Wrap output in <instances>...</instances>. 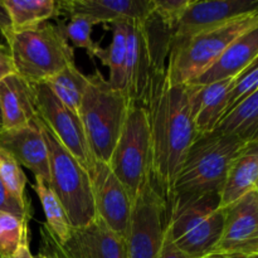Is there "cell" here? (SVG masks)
<instances>
[{
  "label": "cell",
  "mask_w": 258,
  "mask_h": 258,
  "mask_svg": "<svg viewBox=\"0 0 258 258\" xmlns=\"http://www.w3.org/2000/svg\"><path fill=\"white\" fill-rule=\"evenodd\" d=\"M151 140L150 173L169 209L175 180L189 149L199 134L190 110L188 85H173L166 68L151 78L145 103Z\"/></svg>",
  "instance_id": "1"
},
{
  "label": "cell",
  "mask_w": 258,
  "mask_h": 258,
  "mask_svg": "<svg viewBox=\"0 0 258 258\" xmlns=\"http://www.w3.org/2000/svg\"><path fill=\"white\" fill-rule=\"evenodd\" d=\"M246 144L238 136L218 130L199 135L184 159L174 185L173 201L176 197L221 196L229 168Z\"/></svg>",
  "instance_id": "2"
},
{
  "label": "cell",
  "mask_w": 258,
  "mask_h": 258,
  "mask_svg": "<svg viewBox=\"0 0 258 258\" xmlns=\"http://www.w3.org/2000/svg\"><path fill=\"white\" fill-rule=\"evenodd\" d=\"M15 75L30 85L44 83L64 68L76 64L75 50L60 28L50 23L27 30H8L4 34Z\"/></svg>",
  "instance_id": "3"
},
{
  "label": "cell",
  "mask_w": 258,
  "mask_h": 258,
  "mask_svg": "<svg viewBox=\"0 0 258 258\" xmlns=\"http://www.w3.org/2000/svg\"><path fill=\"white\" fill-rule=\"evenodd\" d=\"M258 25V12L181 40L170 42L166 76L173 85H190L212 67L229 45Z\"/></svg>",
  "instance_id": "4"
},
{
  "label": "cell",
  "mask_w": 258,
  "mask_h": 258,
  "mask_svg": "<svg viewBox=\"0 0 258 258\" xmlns=\"http://www.w3.org/2000/svg\"><path fill=\"white\" fill-rule=\"evenodd\" d=\"M223 226L219 194L176 197L168 209L166 229L175 246L191 258L216 252Z\"/></svg>",
  "instance_id": "5"
},
{
  "label": "cell",
  "mask_w": 258,
  "mask_h": 258,
  "mask_svg": "<svg viewBox=\"0 0 258 258\" xmlns=\"http://www.w3.org/2000/svg\"><path fill=\"white\" fill-rule=\"evenodd\" d=\"M33 121L42 131L47 145L49 159L48 186L63 206L73 228L88 226L97 218L90 174L53 135L38 113Z\"/></svg>",
  "instance_id": "6"
},
{
  "label": "cell",
  "mask_w": 258,
  "mask_h": 258,
  "mask_svg": "<svg viewBox=\"0 0 258 258\" xmlns=\"http://www.w3.org/2000/svg\"><path fill=\"white\" fill-rule=\"evenodd\" d=\"M128 98L113 88L105 76L96 71L88 76V87L78 110L92 154L97 160L110 161L127 113Z\"/></svg>",
  "instance_id": "7"
},
{
  "label": "cell",
  "mask_w": 258,
  "mask_h": 258,
  "mask_svg": "<svg viewBox=\"0 0 258 258\" xmlns=\"http://www.w3.org/2000/svg\"><path fill=\"white\" fill-rule=\"evenodd\" d=\"M171 32L155 17L127 23L126 96L130 105L144 106L151 78L166 68Z\"/></svg>",
  "instance_id": "8"
},
{
  "label": "cell",
  "mask_w": 258,
  "mask_h": 258,
  "mask_svg": "<svg viewBox=\"0 0 258 258\" xmlns=\"http://www.w3.org/2000/svg\"><path fill=\"white\" fill-rule=\"evenodd\" d=\"M150 165L151 140L148 112L144 106L130 105L108 166L134 201L151 175Z\"/></svg>",
  "instance_id": "9"
},
{
  "label": "cell",
  "mask_w": 258,
  "mask_h": 258,
  "mask_svg": "<svg viewBox=\"0 0 258 258\" xmlns=\"http://www.w3.org/2000/svg\"><path fill=\"white\" fill-rule=\"evenodd\" d=\"M168 208L151 175L134 199L126 236L127 258H159L165 233Z\"/></svg>",
  "instance_id": "10"
},
{
  "label": "cell",
  "mask_w": 258,
  "mask_h": 258,
  "mask_svg": "<svg viewBox=\"0 0 258 258\" xmlns=\"http://www.w3.org/2000/svg\"><path fill=\"white\" fill-rule=\"evenodd\" d=\"M32 86L38 116L90 174L97 159L91 150L78 113L63 105L45 83Z\"/></svg>",
  "instance_id": "11"
},
{
  "label": "cell",
  "mask_w": 258,
  "mask_h": 258,
  "mask_svg": "<svg viewBox=\"0 0 258 258\" xmlns=\"http://www.w3.org/2000/svg\"><path fill=\"white\" fill-rule=\"evenodd\" d=\"M96 216L113 232L126 238L134 201L107 163L96 160L90 173Z\"/></svg>",
  "instance_id": "12"
},
{
  "label": "cell",
  "mask_w": 258,
  "mask_h": 258,
  "mask_svg": "<svg viewBox=\"0 0 258 258\" xmlns=\"http://www.w3.org/2000/svg\"><path fill=\"white\" fill-rule=\"evenodd\" d=\"M258 12V0H208L189 4L171 32V42Z\"/></svg>",
  "instance_id": "13"
},
{
  "label": "cell",
  "mask_w": 258,
  "mask_h": 258,
  "mask_svg": "<svg viewBox=\"0 0 258 258\" xmlns=\"http://www.w3.org/2000/svg\"><path fill=\"white\" fill-rule=\"evenodd\" d=\"M60 14L86 17L95 24L131 23L153 17V0H63Z\"/></svg>",
  "instance_id": "14"
},
{
  "label": "cell",
  "mask_w": 258,
  "mask_h": 258,
  "mask_svg": "<svg viewBox=\"0 0 258 258\" xmlns=\"http://www.w3.org/2000/svg\"><path fill=\"white\" fill-rule=\"evenodd\" d=\"M0 149L7 151L34 174L35 179H42L49 184V159L42 131L33 121L29 125L12 130H0Z\"/></svg>",
  "instance_id": "15"
},
{
  "label": "cell",
  "mask_w": 258,
  "mask_h": 258,
  "mask_svg": "<svg viewBox=\"0 0 258 258\" xmlns=\"http://www.w3.org/2000/svg\"><path fill=\"white\" fill-rule=\"evenodd\" d=\"M63 248L72 258H127L126 241L100 218L73 228Z\"/></svg>",
  "instance_id": "16"
},
{
  "label": "cell",
  "mask_w": 258,
  "mask_h": 258,
  "mask_svg": "<svg viewBox=\"0 0 258 258\" xmlns=\"http://www.w3.org/2000/svg\"><path fill=\"white\" fill-rule=\"evenodd\" d=\"M258 228V191L246 194L224 209L222 237L214 253H239Z\"/></svg>",
  "instance_id": "17"
},
{
  "label": "cell",
  "mask_w": 258,
  "mask_h": 258,
  "mask_svg": "<svg viewBox=\"0 0 258 258\" xmlns=\"http://www.w3.org/2000/svg\"><path fill=\"white\" fill-rule=\"evenodd\" d=\"M234 81L236 78H229L208 85H188L191 117L199 135L216 130L224 117Z\"/></svg>",
  "instance_id": "18"
},
{
  "label": "cell",
  "mask_w": 258,
  "mask_h": 258,
  "mask_svg": "<svg viewBox=\"0 0 258 258\" xmlns=\"http://www.w3.org/2000/svg\"><path fill=\"white\" fill-rule=\"evenodd\" d=\"M258 57V25L234 40L218 60L190 85H208L237 78Z\"/></svg>",
  "instance_id": "19"
},
{
  "label": "cell",
  "mask_w": 258,
  "mask_h": 258,
  "mask_svg": "<svg viewBox=\"0 0 258 258\" xmlns=\"http://www.w3.org/2000/svg\"><path fill=\"white\" fill-rule=\"evenodd\" d=\"M0 112L5 130L32 123L37 115L33 86L18 75L0 81Z\"/></svg>",
  "instance_id": "20"
},
{
  "label": "cell",
  "mask_w": 258,
  "mask_h": 258,
  "mask_svg": "<svg viewBox=\"0 0 258 258\" xmlns=\"http://www.w3.org/2000/svg\"><path fill=\"white\" fill-rule=\"evenodd\" d=\"M258 180V140L243 146L232 163L221 191V208L226 209L238 199L251 193Z\"/></svg>",
  "instance_id": "21"
},
{
  "label": "cell",
  "mask_w": 258,
  "mask_h": 258,
  "mask_svg": "<svg viewBox=\"0 0 258 258\" xmlns=\"http://www.w3.org/2000/svg\"><path fill=\"white\" fill-rule=\"evenodd\" d=\"M12 19V29H32L60 14L54 0H3Z\"/></svg>",
  "instance_id": "22"
},
{
  "label": "cell",
  "mask_w": 258,
  "mask_h": 258,
  "mask_svg": "<svg viewBox=\"0 0 258 258\" xmlns=\"http://www.w3.org/2000/svg\"><path fill=\"white\" fill-rule=\"evenodd\" d=\"M216 130L232 134L242 140H258V90L232 108L221 120Z\"/></svg>",
  "instance_id": "23"
},
{
  "label": "cell",
  "mask_w": 258,
  "mask_h": 258,
  "mask_svg": "<svg viewBox=\"0 0 258 258\" xmlns=\"http://www.w3.org/2000/svg\"><path fill=\"white\" fill-rule=\"evenodd\" d=\"M112 42L110 47H100L97 57L110 71L108 83L118 91H126V49H127V23H113ZM126 93V92H125Z\"/></svg>",
  "instance_id": "24"
},
{
  "label": "cell",
  "mask_w": 258,
  "mask_h": 258,
  "mask_svg": "<svg viewBox=\"0 0 258 258\" xmlns=\"http://www.w3.org/2000/svg\"><path fill=\"white\" fill-rule=\"evenodd\" d=\"M44 83L63 105L78 113L88 87V76L83 75L73 64L48 78Z\"/></svg>",
  "instance_id": "25"
},
{
  "label": "cell",
  "mask_w": 258,
  "mask_h": 258,
  "mask_svg": "<svg viewBox=\"0 0 258 258\" xmlns=\"http://www.w3.org/2000/svg\"><path fill=\"white\" fill-rule=\"evenodd\" d=\"M33 188L39 197L40 204H42L43 212H44V223L54 234L55 238L59 241V243L64 244L70 238L71 232L73 229L70 223V219L66 214L64 208L52 191V189L42 179H35V184Z\"/></svg>",
  "instance_id": "26"
},
{
  "label": "cell",
  "mask_w": 258,
  "mask_h": 258,
  "mask_svg": "<svg viewBox=\"0 0 258 258\" xmlns=\"http://www.w3.org/2000/svg\"><path fill=\"white\" fill-rule=\"evenodd\" d=\"M29 221L0 212V257H9L17 252L29 233Z\"/></svg>",
  "instance_id": "27"
},
{
  "label": "cell",
  "mask_w": 258,
  "mask_h": 258,
  "mask_svg": "<svg viewBox=\"0 0 258 258\" xmlns=\"http://www.w3.org/2000/svg\"><path fill=\"white\" fill-rule=\"evenodd\" d=\"M70 19L71 22L67 24L64 23L58 24L63 35L68 40V43H72V47L83 48L87 54L93 58L97 50L100 49V45L92 39V29L96 24L86 17H72Z\"/></svg>",
  "instance_id": "28"
},
{
  "label": "cell",
  "mask_w": 258,
  "mask_h": 258,
  "mask_svg": "<svg viewBox=\"0 0 258 258\" xmlns=\"http://www.w3.org/2000/svg\"><path fill=\"white\" fill-rule=\"evenodd\" d=\"M0 179L7 186L8 190L23 204L30 203L25 196V185L27 176L23 171L22 166L12 155L0 149Z\"/></svg>",
  "instance_id": "29"
},
{
  "label": "cell",
  "mask_w": 258,
  "mask_h": 258,
  "mask_svg": "<svg viewBox=\"0 0 258 258\" xmlns=\"http://www.w3.org/2000/svg\"><path fill=\"white\" fill-rule=\"evenodd\" d=\"M258 90V57L253 63L247 68L244 72H242L234 81V85L232 87L228 96V105H227L226 115L236 107L241 101L248 97L251 93ZM224 115V116H226Z\"/></svg>",
  "instance_id": "30"
},
{
  "label": "cell",
  "mask_w": 258,
  "mask_h": 258,
  "mask_svg": "<svg viewBox=\"0 0 258 258\" xmlns=\"http://www.w3.org/2000/svg\"><path fill=\"white\" fill-rule=\"evenodd\" d=\"M191 0H153L154 15L173 32Z\"/></svg>",
  "instance_id": "31"
},
{
  "label": "cell",
  "mask_w": 258,
  "mask_h": 258,
  "mask_svg": "<svg viewBox=\"0 0 258 258\" xmlns=\"http://www.w3.org/2000/svg\"><path fill=\"white\" fill-rule=\"evenodd\" d=\"M0 212L13 214L20 219H30L32 217V208L30 203L23 204L18 201L0 179Z\"/></svg>",
  "instance_id": "32"
},
{
  "label": "cell",
  "mask_w": 258,
  "mask_h": 258,
  "mask_svg": "<svg viewBox=\"0 0 258 258\" xmlns=\"http://www.w3.org/2000/svg\"><path fill=\"white\" fill-rule=\"evenodd\" d=\"M40 252L52 258H72L45 223L40 226Z\"/></svg>",
  "instance_id": "33"
},
{
  "label": "cell",
  "mask_w": 258,
  "mask_h": 258,
  "mask_svg": "<svg viewBox=\"0 0 258 258\" xmlns=\"http://www.w3.org/2000/svg\"><path fill=\"white\" fill-rule=\"evenodd\" d=\"M159 258H191L188 254L184 253L181 249H179L175 246V243L171 239L170 234H169L168 229L165 227V233H164V239H163V246H161L160 256Z\"/></svg>",
  "instance_id": "34"
},
{
  "label": "cell",
  "mask_w": 258,
  "mask_h": 258,
  "mask_svg": "<svg viewBox=\"0 0 258 258\" xmlns=\"http://www.w3.org/2000/svg\"><path fill=\"white\" fill-rule=\"evenodd\" d=\"M15 75V67L8 45L0 44V81Z\"/></svg>",
  "instance_id": "35"
},
{
  "label": "cell",
  "mask_w": 258,
  "mask_h": 258,
  "mask_svg": "<svg viewBox=\"0 0 258 258\" xmlns=\"http://www.w3.org/2000/svg\"><path fill=\"white\" fill-rule=\"evenodd\" d=\"M0 258H34V256L30 252V247H29V233H27V236L24 237V239L20 243L19 248L17 249L14 254L9 257H0Z\"/></svg>",
  "instance_id": "36"
},
{
  "label": "cell",
  "mask_w": 258,
  "mask_h": 258,
  "mask_svg": "<svg viewBox=\"0 0 258 258\" xmlns=\"http://www.w3.org/2000/svg\"><path fill=\"white\" fill-rule=\"evenodd\" d=\"M8 30H12V19H10L9 12L5 8L4 2L0 0V32L4 34Z\"/></svg>",
  "instance_id": "37"
},
{
  "label": "cell",
  "mask_w": 258,
  "mask_h": 258,
  "mask_svg": "<svg viewBox=\"0 0 258 258\" xmlns=\"http://www.w3.org/2000/svg\"><path fill=\"white\" fill-rule=\"evenodd\" d=\"M258 252V228L256 233L253 234L251 239H249L248 243L242 248V251L239 253H257Z\"/></svg>",
  "instance_id": "38"
},
{
  "label": "cell",
  "mask_w": 258,
  "mask_h": 258,
  "mask_svg": "<svg viewBox=\"0 0 258 258\" xmlns=\"http://www.w3.org/2000/svg\"><path fill=\"white\" fill-rule=\"evenodd\" d=\"M223 258H258V253H231L223 254Z\"/></svg>",
  "instance_id": "39"
},
{
  "label": "cell",
  "mask_w": 258,
  "mask_h": 258,
  "mask_svg": "<svg viewBox=\"0 0 258 258\" xmlns=\"http://www.w3.org/2000/svg\"><path fill=\"white\" fill-rule=\"evenodd\" d=\"M203 258H223V254H219V253H212L209 256L203 257Z\"/></svg>",
  "instance_id": "40"
},
{
  "label": "cell",
  "mask_w": 258,
  "mask_h": 258,
  "mask_svg": "<svg viewBox=\"0 0 258 258\" xmlns=\"http://www.w3.org/2000/svg\"><path fill=\"white\" fill-rule=\"evenodd\" d=\"M34 258H52V257H49L48 254L42 253V252H40V253H38V256H34Z\"/></svg>",
  "instance_id": "41"
},
{
  "label": "cell",
  "mask_w": 258,
  "mask_h": 258,
  "mask_svg": "<svg viewBox=\"0 0 258 258\" xmlns=\"http://www.w3.org/2000/svg\"><path fill=\"white\" fill-rule=\"evenodd\" d=\"M3 128V120H2V112H0V130Z\"/></svg>",
  "instance_id": "42"
},
{
  "label": "cell",
  "mask_w": 258,
  "mask_h": 258,
  "mask_svg": "<svg viewBox=\"0 0 258 258\" xmlns=\"http://www.w3.org/2000/svg\"><path fill=\"white\" fill-rule=\"evenodd\" d=\"M254 190L258 191V180H257V184H256V188H254Z\"/></svg>",
  "instance_id": "43"
},
{
  "label": "cell",
  "mask_w": 258,
  "mask_h": 258,
  "mask_svg": "<svg viewBox=\"0 0 258 258\" xmlns=\"http://www.w3.org/2000/svg\"><path fill=\"white\" fill-rule=\"evenodd\" d=\"M257 253H258V252H257Z\"/></svg>",
  "instance_id": "44"
}]
</instances>
